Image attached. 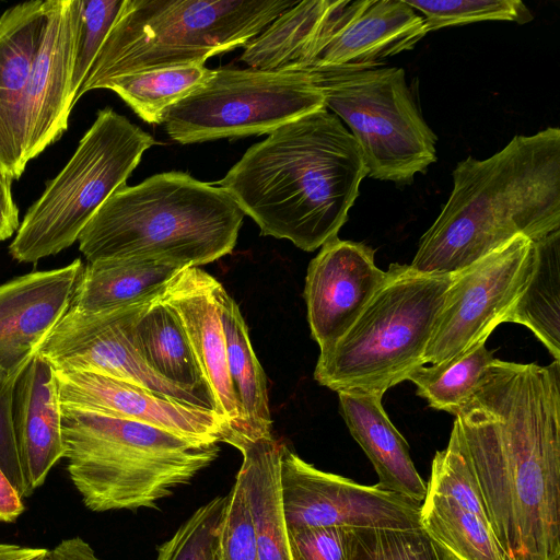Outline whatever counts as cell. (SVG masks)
Returning <instances> with one entry per match:
<instances>
[{
  "mask_svg": "<svg viewBox=\"0 0 560 560\" xmlns=\"http://www.w3.org/2000/svg\"><path fill=\"white\" fill-rule=\"evenodd\" d=\"M452 432L505 560L560 559V361L494 359Z\"/></svg>",
  "mask_w": 560,
  "mask_h": 560,
  "instance_id": "6da1fadb",
  "label": "cell"
},
{
  "mask_svg": "<svg viewBox=\"0 0 560 560\" xmlns=\"http://www.w3.org/2000/svg\"><path fill=\"white\" fill-rule=\"evenodd\" d=\"M365 176L353 136L325 107L268 133L218 184L261 235L314 252L338 236Z\"/></svg>",
  "mask_w": 560,
  "mask_h": 560,
  "instance_id": "7a4b0ae2",
  "label": "cell"
},
{
  "mask_svg": "<svg viewBox=\"0 0 560 560\" xmlns=\"http://www.w3.org/2000/svg\"><path fill=\"white\" fill-rule=\"evenodd\" d=\"M560 230V129L515 136L485 160L453 171V189L421 236L410 267L458 272L516 236L537 242Z\"/></svg>",
  "mask_w": 560,
  "mask_h": 560,
  "instance_id": "3957f363",
  "label": "cell"
},
{
  "mask_svg": "<svg viewBox=\"0 0 560 560\" xmlns=\"http://www.w3.org/2000/svg\"><path fill=\"white\" fill-rule=\"evenodd\" d=\"M243 211L220 186L183 172H164L124 185L78 237L89 262L136 258L199 267L230 254Z\"/></svg>",
  "mask_w": 560,
  "mask_h": 560,
  "instance_id": "277c9868",
  "label": "cell"
},
{
  "mask_svg": "<svg viewBox=\"0 0 560 560\" xmlns=\"http://www.w3.org/2000/svg\"><path fill=\"white\" fill-rule=\"evenodd\" d=\"M61 408L67 471L92 512L156 508L219 454L215 442L139 421Z\"/></svg>",
  "mask_w": 560,
  "mask_h": 560,
  "instance_id": "5b68a950",
  "label": "cell"
},
{
  "mask_svg": "<svg viewBox=\"0 0 560 560\" xmlns=\"http://www.w3.org/2000/svg\"><path fill=\"white\" fill-rule=\"evenodd\" d=\"M295 0H122L78 100L141 71L199 65L245 47Z\"/></svg>",
  "mask_w": 560,
  "mask_h": 560,
  "instance_id": "8992f818",
  "label": "cell"
},
{
  "mask_svg": "<svg viewBox=\"0 0 560 560\" xmlns=\"http://www.w3.org/2000/svg\"><path fill=\"white\" fill-rule=\"evenodd\" d=\"M452 275L421 273L392 264L349 329L322 349L314 378L339 392L384 395L424 365V353Z\"/></svg>",
  "mask_w": 560,
  "mask_h": 560,
  "instance_id": "52a82bcc",
  "label": "cell"
},
{
  "mask_svg": "<svg viewBox=\"0 0 560 560\" xmlns=\"http://www.w3.org/2000/svg\"><path fill=\"white\" fill-rule=\"evenodd\" d=\"M153 144L154 138L125 116L100 109L73 155L25 213L9 245L11 257L36 262L70 247Z\"/></svg>",
  "mask_w": 560,
  "mask_h": 560,
  "instance_id": "ba28073f",
  "label": "cell"
},
{
  "mask_svg": "<svg viewBox=\"0 0 560 560\" xmlns=\"http://www.w3.org/2000/svg\"><path fill=\"white\" fill-rule=\"evenodd\" d=\"M330 108L350 128L368 176L411 184L436 161L438 138L422 117L402 68H303Z\"/></svg>",
  "mask_w": 560,
  "mask_h": 560,
  "instance_id": "9c48e42d",
  "label": "cell"
},
{
  "mask_svg": "<svg viewBox=\"0 0 560 560\" xmlns=\"http://www.w3.org/2000/svg\"><path fill=\"white\" fill-rule=\"evenodd\" d=\"M322 108L324 97L304 69L220 68L173 105L162 124L171 139L190 144L268 135Z\"/></svg>",
  "mask_w": 560,
  "mask_h": 560,
  "instance_id": "30bf717a",
  "label": "cell"
},
{
  "mask_svg": "<svg viewBox=\"0 0 560 560\" xmlns=\"http://www.w3.org/2000/svg\"><path fill=\"white\" fill-rule=\"evenodd\" d=\"M535 257L534 242L520 235L453 273L424 363L445 362L506 323L529 280Z\"/></svg>",
  "mask_w": 560,
  "mask_h": 560,
  "instance_id": "8fae6325",
  "label": "cell"
},
{
  "mask_svg": "<svg viewBox=\"0 0 560 560\" xmlns=\"http://www.w3.org/2000/svg\"><path fill=\"white\" fill-rule=\"evenodd\" d=\"M279 487L288 528H420L421 503L306 463L283 445Z\"/></svg>",
  "mask_w": 560,
  "mask_h": 560,
  "instance_id": "7c38bea8",
  "label": "cell"
},
{
  "mask_svg": "<svg viewBox=\"0 0 560 560\" xmlns=\"http://www.w3.org/2000/svg\"><path fill=\"white\" fill-rule=\"evenodd\" d=\"M158 295L100 312L85 313L69 308L37 354L58 372L105 374L179 401L212 409L200 396L159 376L142 360L133 345V324Z\"/></svg>",
  "mask_w": 560,
  "mask_h": 560,
  "instance_id": "4fadbf2b",
  "label": "cell"
},
{
  "mask_svg": "<svg viewBox=\"0 0 560 560\" xmlns=\"http://www.w3.org/2000/svg\"><path fill=\"white\" fill-rule=\"evenodd\" d=\"M225 289L198 267L178 269L160 299L174 312L224 433L246 435L245 422L229 374L221 296ZM222 434V435H223ZM222 438V436H221Z\"/></svg>",
  "mask_w": 560,
  "mask_h": 560,
  "instance_id": "5bb4252c",
  "label": "cell"
},
{
  "mask_svg": "<svg viewBox=\"0 0 560 560\" xmlns=\"http://www.w3.org/2000/svg\"><path fill=\"white\" fill-rule=\"evenodd\" d=\"M80 0H46L25 103V160L28 163L67 130L73 107L74 65Z\"/></svg>",
  "mask_w": 560,
  "mask_h": 560,
  "instance_id": "9a60e30c",
  "label": "cell"
},
{
  "mask_svg": "<svg viewBox=\"0 0 560 560\" xmlns=\"http://www.w3.org/2000/svg\"><path fill=\"white\" fill-rule=\"evenodd\" d=\"M84 265L33 271L0 284V381H18L68 312Z\"/></svg>",
  "mask_w": 560,
  "mask_h": 560,
  "instance_id": "2e32d148",
  "label": "cell"
},
{
  "mask_svg": "<svg viewBox=\"0 0 560 560\" xmlns=\"http://www.w3.org/2000/svg\"><path fill=\"white\" fill-rule=\"evenodd\" d=\"M374 255L370 246L337 236L308 264L304 299L311 335L320 350L349 329L383 283L386 271L376 266Z\"/></svg>",
  "mask_w": 560,
  "mask_h": 560,
  "instance_id": "e0dca14e",
  "label": "cell"
},
{
  "mask_svg": "<svg viewBox=\"0 0 560 560\" xmlns=\"http://www.w3.org/2000/svg\"><path fill=\"white\" fill-rule=\"evenodd\" d=\"M61 407L149 423L183 436L221 442L214 410L156 394L131 382L91 372L55 371Z\"/></svg>",
  "mask_w": 560,
  "mask_h": 560,
  "instance_id": "ac0fdd59",
  "label": "cell"
},
{
  "mask_svg": "<svg viewBox=\"0 0 560 560\" xmlns=\"http://www.w3.org/2000/svg\"><path fill=\"white\" fill-rule=\"evenodd\" d=\"M429 33L405 0H339L312 66H380L415 48Z\"/></svg>",
  "mask_w": 560,
  "mask_h": 560,
  "instance_id": "d6986e66",
  "label": "cell"
},
{
  "mask_svg": "<svg viewBox=\"0 0 560 560\" xmlns=\"http://www.w3.org/2000/svg\"><path fill=\"white\" fill-rule=\"evenodd\" d=\"M44 2H22L0 15V167L13 179L27 164L26 86L42 36Z\"/></svg>",
  "mask_w": 560,
  "mask_h": 560,
  "instance_id": "ffe728a7",
  "label": "cell"
},
{
  "mask_svg": "<svg viewBox=\"0 0 560 560\" xmlns=\"http://www.w3.org/2000/svg\"><path fill=\"white\" fill-rule=\"evenodd\" d=\"M61 419L55 370L36 354L18 378L12 408L13 431L30 495L63 458Z\"/></svg>",
  "mask_w": 560,
  "mask_h": 560,
  "instance_id": "44dd1931",
  "label": "cell"
},
{
  "mask_svg": "<svg viewBox=\"0 0 560 560\" xmlns=\"http://www.w3.org/2000/svg\"><path fill=\"white\" fill-rule=\"evenodd\" d=\"M339 411L377 476L378 486L418 503L427 493V483L417 471L407 441L389 420L382 395L339 392Z\"/></svg>",
  "mask_w": 560,
  "mask_h": 560,
  "instance_id": "7402d4cb",
  "label": "cell"
},
{
  "mask_svg": "<svg viewBox=\"0 0 560 560\" xmlns=\"http://www.w3.org/2000/svg\"><path fill=\"white\" fill-rule=\"evenodd\" d=\"M221 442L243 455L242 476L256 534L259 560H293L282 510L279 466L283 445L273 436L249 439L240 432L225 433Z\"/></svg>",
  "mask_w": 560,
  "mask_h": 560,
  "instance_id": "603a6c76",
  "label": "cell"
},
{
  "mask_svg": "<svg viewBox=\"0 0 560 560\" xmlns=\"http://www.w3.org/2000/svg\"><path fill=\"white\" fill-rule=\"evenodd\" d=\"M335 1H298L246 46L241 60L262 70L303 69L314 63Z\"/></svg>",
  "mask_w": 560,
  "mask_h": 560,
  "instance_id": "cb8c5ba5",
  "label": "cell"
},
{
  "mask_svg": "<svg viewBox=\"0 0 560 560\" xmlns=\"http://www.w3.org/2000/svg\"><path fill=\"white\" fill-rule=\"evenodd\" d=\"M179 268L155 260L102 259L84 266L70 308L100 312L158 295Z\"/></svg>",
  "mask_w": 560,
  "mask_h": 560,
  "instance_id": "d4e9b609",
  "label": "cell"
},
{
  "mask_svg": "<svg viewBox=\"0 0 560 560\" xmlns=\"http://www.w3.org/2000/svg\"><path fill=\"white\" fill-rule=\"evenodd\" d=\"M133 345L147 365L167 382L207 400V388L174 312L155 296L132 328Z\"/></svg>",
  "mask_w": 560,
  "mask_h": 560,
  "instance_id": "484cf974",
  "label": "cell"
},
{
  "mask_svg": "<svg viewBox=\"0 0 560 560\" xmlns=\"http://www.w3.org/2000/svg\"><path fill=\"white\" fill-rule=\"evenodd\" d=\"M420 526L453 560H505L485 508L427 489Z\"/></svg>",
  "mask_w": 560,
  "mask_h": 560,
  "instance_id": "4316f807",
  "label": "cell"
},
{
  "mask_svg": "<svg viewBox=\"0 0 560 560\" xmlns=\"http://www.w3.org/2000/svg\"><path fill=\"white\" fill-rule=\"evenodd\" d=\"M221 304L229 374L242 409L246 436L271 435L267 378L253 350L247 325L238 305L225 290Z\"/></svg>",
  "mask_w": 560,
  "mask_h": 560,
  "instance_id": "83f0119b",
  "label": "cell"
},
{
  "mask_svg": "<svg viewBox=\"0 0 560 560\" xmlns=\"http://www.w3.org/2000/svg\"><path fill=\"white\" fill-rule=\"evenodd\" d=\"M534 245L533 272L506 322L527 327L560 361V230Z\"/></svg>",
  "mask_w": 560,
  "mask_h": 560,
  "instance_id": "f1b7e54d",
  "label": "cell"
},
{
  "mask_svg": "<svg viewBox=\"0 0 560 560\" xmlns=\"http://www.w3.org/2000/svg\"><path fill=\"white\" fill-rule=\"evenodd\" d=\"M205 63L141 71L118 77L104 89L114 91L143 121L163 122L165 113L211 75Z\"/></svg>",
  "mask_w": 560,
  "mask_h": 560,
  "instance_id": "f546056e",
  "label": "cell"
},
{
  "mask_svg": "<svg viewBox=\"0 0 560 560\" xmlns=\"http://www.w3.org/2000/svg\"><path fill=\"white\" fill-rule=\"evenodd\" d=\"M494 359L486 340H480L445 362L416 368L406 381L417 386V395L430 407L456 416L470 400Z\"/></svg>",
  "mask_w": 560,
  "mask_h": 560,
  "instance_id": "4dcf8cb0",
  "label": "cell"
},
{
  "mask_svg": "<svg viewBox=\"0 0 560 560\" xmlns=\"http://www.w3.org/2000/svg\"><path fill=\"white\" fill-rule=\"evenodd\" d=\"M349 560H453L421 527L352 528Z\"/></svg>",
  "mask_w": 560,
  "mask_h": 560,
  "instance_id": "1f68e13d",
  "label": "cell"
},
{
  "mask_svg": "<svg viewBox=\"0 0 560 560\" xmlns=\"http://www.w3.org/2000/svg\"><path fill=\"white\" fill-rule=\"evenodd\" d=\"M423 13L428 31L481 21H512L524 24L533 20L520 0H405Z\"/></svg>",
  "mask_w": 560,
  "mask_h": 560,
  "instance_id": "d6a6232c",
  "label": "cell"
},
{
  "mask_svg": "<svg viewBox=\"0 0 560 560\" xmlns=\"http://www.w3.org/2000/svg\"><path fill=\"white\" fill-rule=\"evenodd\" d=\"M226 497L198 508L174 535L158 548L156 560H217V537Z\"/></svg>",
  "mask_w": 560,
  "mask_h": 560,
  "instance_id": "836d02e7",
  "label": "cell"
},
{
  "mask_svg": "<svg viewBox=\"0 0 560 560\" xmlns=\"http://www.w3.org/2000/svg\"><path fill=\"white\" fill-rule=\"evenodd\" d=\"M122 0H80L74 65L71 79L73 106L90 69L120 10Z\"/></svg>",
  "mask_w": 560,
  "mask_h": 560,
  "instance_id": "e575fe53",
  "label": "cell"
},
{
  "mask_svg": "<svg viewBox=\"0 0 560 560\" xmlns=\"http://www.w3.org/2000/svg\"><path fill=\"white\" fill-rule=\"evenodd\" d=\"M217 560H259L255 527L242 476L226 495L217 537Z\"/></svg>",
  "mask_w": 560,
  "mask_h": 560,
  "instance_id": "d590c367",
  "label": "cell"
},
{
  "mask_svg": "<svg viewBox=\"0 0 560 560\" xmlns=\"http://www.w3.org/2000/svg\"><path fill=\"white\" fill-rule=\"evenodd\" d=\"M352 528H288L293 560H349Z\"/></svg>",
  "mask_w": 560,
  "mask_h": 560,
  "instance_id": "8d00e7d4",
  "label": "cell"
},
{
  "mask_svg": "<svg viewBox=\"0 0 560 560\" xmlns=\"http://www.w3.org/2000/svg\"><path fill=\"white\" fill-rule=\"evenodd\" d=\"M16 382L0 381V469L21 498L25 499L30 497V493L20 462L12 422Z\"/></svg>",
  "mask_w": 560,
  "mask_h": 560,
  "instance_id": "74e56055",
  "label": "cell"
},
{
  "mask_svg": "<svg viewBox=\"0 0 560 560\" xmlns=\"http://www.w3.org/2000/svg\"><path fill=\"white\" fill-rule=\"evenodd\" d=\"M12 180L0 167V242L11 237L20 226L19 209L12 197Z\"/></svg>",
  "mask_w": 560,
  "mask_h": 560,
  "instance_id": "f35d334b",
  "label": "cell"
},
{
  "mask_svg": "<svg viewBox=\"0 0 560 560\" xmlns=\"http://www.w3.org/2000/svg\"><path fill=\"white\" fill-rule=\"evenodd\" d=\"M49 557L50 560H103L81 537L61 540L52 549H49Z\"/></svg>",
  "mask_w": 560,
  "mask_h": 560,
  "instance_id": "ab89813d",
  "label": "cell"
},
{
  "mask_svg": "<svg viewBox=\"0 0 560 560\" xmlns=\"http://www.w3.org/2000/svg\"><path fill=\"white\" fill-rule=\"evenodd\" d=\"M23 511V499L0 469V522L13 523Z\"/></svg>",
  "mask_w": 560,
  "mask_h": 560,
  "instance_id": "60d3db41",
  "label": "cell"
},
{
  "mask_svg": "<svg viewBox=\"0 0 560 560\" xmlns=\"http://www.w3.org/2000/svg\"><path fill=\"white\" fill-rule=\"evenodd\" d=\"M0 560H50L49 549L0 542Z\"/></svg>",
  "mask_w": 560,
  "mask_h": 560,
  "instance_id": "b9f144b4",
  "label": "cell"
},
{
  "mask_svg": "<svg viewBox=\"0 0 560 560\" xmlns=\"http://www.w3.org/2000/svg\"><path fill=\"white\" fill-rule=\"evenodd\" d=\"M557 560H560V559H557Z\"/></svg>",
  "mask_w": 560,
  "mask_h": 560,
  "instance_id": "7bdbcfd3",
  "label": "cell"
}]
</instances>
